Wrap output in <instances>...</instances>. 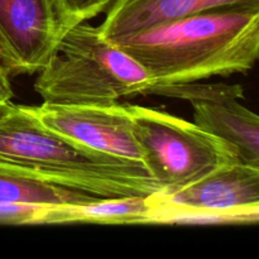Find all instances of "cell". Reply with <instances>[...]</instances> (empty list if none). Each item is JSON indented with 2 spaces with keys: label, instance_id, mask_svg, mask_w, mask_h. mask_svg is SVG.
<instances>
[{
  "label": "cell",
  "instance_id": "1",
  "mask_svg": "<svg viewBox=\"0 0 259 259\" xmlns=\"http://www.w3.org/2000/svg\"><path fill=\"white\" fill-rule=\"evenodd\" d=\"M114 43L143 66L153 86L244 73L259 60V5L192 14Z\"/></svg>",
  "mask_w": 259,
  "mask_h": 259
},
{
  "label": "cell",
  "instance_id": "2",
  "mask_svg": "<svg viewBox=\"0 0 259 259\" xmlns=\"http://www.w3.org/2000/svg\"><path fill=\"white\" fill-rule=\"evenodd\" d=\"M0 163L101 199L164 192L142 162L89 148L46 126L29 106L17 104L0 116Z\"/></svg>",
  "mask_w": 259,
  "mask_h": 259
},
{
  "label": "cell",
  "instance_id": "3",
  "mask_svg": "<svg viewBox=\"0 0 259 259\" xmlns=\"http://www.w3.org/2000/svg\"><path fill=\"white\" fill-rule=\"evenodd\" d=\"M153 85L138 61L99 27L81 23L62 33L34 89L45 103L111 104L124 96L148 95Z\"/></svg>",
  "mask_w": 259,
  "mask_h": 259
},
{
  "label": "cell",
  "instance_id": "4",
  "mask_svg": "<svg viewBox=\"0 0 259 259\" xmlns=\"http://www.w3.org/2000/svg\"><path fill=\"white\" fill-rule=\"evenodd\" d=\"M142 162L164 192L194 184L210 172L239 162L224 139L164 111L128 105Z\"/></svg>",
  "mask_w": 259,
  "mask_h": 259
},
{
  "label": "cell",
  "instance_id": "5",
  "mask_svg": "<svg viewBox=\"0 0 259 259\" xmlns=\"http://www.w3.org/2000/svg\"><path fill=\"white\" fill-rule=\"evenodd\" d=\"M157 224L230 223L240 210L259 204V168L234 162L180 190L156 195Z\"/></svg>",
  "mask_w": 259,
  "mask_h": 259
},
{
  "label": "cell",
  "instance_id": "6",
  "mask_svg": "<svg viewBox=\"0 0 259 259\" xmlns=\"http://www.w3.org/2000/svg\"><path fill=\"white\" fill-rule=\"evenodd\" d=\"M149 94L189 101L194 108V123L228 142L239 162L259 168V115L240 103L242 86L179 83L153 86Z\"/></svg>",
  "mask_w": 259,
  "mask_h": 259
},
{
  "label": "cell",
  "instance_id": "7",
  "mask_svg": "<svg viewBox=\"0 0 259 259\" xmlns=\"http://www.w3.org/2000/svg\"><path fill=\"white\" fill-rule=\"evenodd\" d=\"M52 131L103 153L142 162L128 105L111 104H51L29 106ZM143 163V162H142Z\"/></svg>",
  "mask_w": 259,
  "mask_h": 259
},
{
  "label": "cell",
  "instance_id": "8",
  "mask_svg": "<svg viewBox=\"0 0 259 259\" xmlns=\"http://www.w3.org/2000/svg\"><path fill=\"white\" fill-rule=\"evenodd\" d=\"M62 33L52 0H0V47L10 76L39 72Z\"/></svg>",
  "mask_w": 259,
  "mask_h": 259
},
{
  "label": "cell",
  "instance_id": "9",
  "mask_svg": "<svg viewBox=\"0 0 259 259\" xmlns=\"http://www.w3.org/2000/svg\"><path fill=\"white\" fill-rule=\"evenodd\" d=\"M238 5H259V0H115L99 29L115 42L180 18Z\"/></svg>",
  "mask_w": 259,
  "mask_h": 259
},
{
  "label": "cell",
  "instance_id": "10",
  "mask_svg": "<svg viewBox=\"0 0 259 259\" xmlns=\"http://www.w3.org/2000/svg\"><path fill=\"white\" fill-rule=\"evenodd\" d=\"M156 195L147 197L99 199L77 205L51 207L47 224H157Z\"/></svg>",
  "mask_w": 259,
  "mask_h": 259
},
{
  "label": "cell",
  "instance_id": "11",
  "mask_svg": "<svg viewBox=\"0 0 259 259\" xmlns=\"http://www.w3.org/2000/svg\"><path fill=\"white\" fill-rule=\"evenodd\" d=\"M101 197L38 179L23 169L0 163V204L77 205Z\"/></svg>",
  "mask_w": 259,
  "mask_h": 259
},
{
  "label": "cell",
  "instance_id": "12",
  "mask_svg": "<svg viewBox=\"0 0 259 259\" xmlns=\"http://www.w3.org/2000/svg\"><path fill=\"white\" fill-rule=\"evenodd\" d=\"M115 0H52L61 28L66 29L106 12Z\"/></svg>",
  "mask_w": 259,
  "mask_h": 259
},
{
  "label": "cell",
  "instance_id": "13",
  "mask_svg": "<svg viewBox=\"0 0 259 259\" xmlns=\"http://www.w3.org/2000/svg\"><path fill=\"white\" fill-rule=\"evenodd\" d=\"M40 204H0V225L47 224L51 207Z\"/></svg>",
  "mask_w": 259,
  "mask_h": 259
},
{
  "label": "cell",
  "instance_id": "14",
  "mask_svg": "<svg viewBox=\"0 0 259 259\" xmlns=\"http://www.w3.org/2000/svg\"><path fill=\"white\" fill-rule=\"evenodd\" d=\"M14 96L12 83H10V72L0 62V116L4 115L12 105V99Z\"/></svg>",
  "mask_w": 259,
  "mask_h": 259
},
{
  "label": "cell",
  "instance_id": "15",
  "mask_svg": "<svg viewBox=\"0 0 259 259\" xmlns=\"http://www.w3.org/2000/svg\"><path fill=\"white\" fill-rule=\"evenodd\" d=\"M259 222V204L240 210L230 220V223H249Z\"/></svg>",
  "mask_w": 259,
  "mask_h": 259
},
{
  "label": "cell",
  "instance_id": "16",
  "mask_svg": "<svg viewBox=\"0 0 259 259\" xmlns=\"http://www.w3.org/2000/svg\"><path fill=\"white\" fill-rule=\"evenodd\" d=\"M0 62H4V53H3L2 47H0Z\"/></svg>",
  "mask_w": 259,
  "mask_h": 259
}]
</instances>
